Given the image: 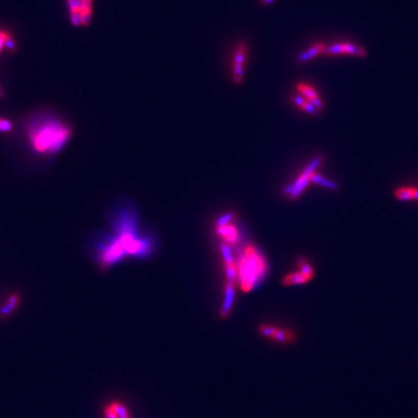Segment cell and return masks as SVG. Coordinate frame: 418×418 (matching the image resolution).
<instances>
[{
    "instance_id": "obj_1",
    "label": "cell",
    "mask_w": 418,
    "mask_h": 418,
    "mask_svg": "<svg viewBox=\"0 0 418 418\" xmlns=\"http://www.w3.org/2000/svg\"><path fill=\"white\" fill-rule=\"evenodd\" d=\"M72 127L60 117L51 113H39L32 117L26 129L27 142L33 154L54 157L71 139Z\"/></svg>"
},
{
    "instance_id": "obj_2",
    "label": "cell",
    "mask_w": 418,
    "mask_h": 418,
    "mask_svg": "<svg viewBox=\"0 0 418 418\" xmlns=\"http://www.w3.org/2000/svg\"><path fill=\"white\" fill-rule=\"evenodd\" d=\"M115 235L107 236L95 244V260L100 268H109L126 256L140 255L146 250L144 242L140 241L133 231L131 217L121 215L114 222Z\"/></svg>"
},
{
    "instance_id": "obj_3",
    "label": "cell",
    "mask_w": 418,
    "mask_h": 418,
    "mask_svg": "<svg viewBox=\"0 0 418 418\" xmlns=\"http://www.w3.org/2000/svg\"><path fill=\"white\" fill-rule=\"evenodd\" d=\"M236 280L243 292H250L268 272V264L260 249L249 243L245 245L235 261Z\"/></svg>"
},
{
    "instance_id": "obj_4",
    "label": "cell",
    "mask_w": 418,
    "mask_h": 418,
    "mask_svg": "<svg viewBox=\"0 0 418 418\" xmlns=\"http://www.w3.org/2000/svg\"><path fill=\"white\" fill-rule=\"evenodd\" d=\"M318 163H319L318 160L313 162L306 169L303 170V173L298 177L297 181L292 185L286 188L285 194L288 195L290 200H294L301 195V193L310 183L319 182L323 179L316 171V167Z\"/></svg>"
},
{
    "instance_id": "obj_5",
    "label": "cell",
    "mask_w": 418,
    "mask_h": 418,
    "mask_svg": "<svg viewBox=\"0 0 418 418\" xmlns=\"http://www.w3.org/2000/svg\"><path fill=\"white\" fill-rule=\"evenodd\" d=\"M259 333L266 340L277 342L279 344H292L297 341V334L288 328L263 324L259 327Z\"/></svg>"
},
{
    "instance_id": "obj_6",
    "label": "cell",
    "mask_w": 418,
    "mask_h": 418,
    "mask_svg": "<svg viewBox=\"0 0 418 418\" xmlns=\"http://www.w3.org/2000/svg\"><path fill=\"white\" fill-rule=\"evenodd\" d=\"M247 56V45L239 42L234 48L232 64V81L235 84H241L244 80V67Z\"/></svg>"
},
{
    "instance_id": "obj_7",
    "label": "cell",
    "mask_w": 418,
    "mask_h": 418,
    "mask_svg": "<svg viewBox=\"0 0 418 418\" xmlns=\"http://www.w3.org/2000/svg\"><path fill=\"white\" fill-rule=\"evenodd\" d=\"M325 55L330 56H351L363 58L367 56V51L362 46L355 45L353 43L342 42L326 46Z\"/></svg>"
},
{
    "instance_id": "obj_8",
    "label": "cell",
    "mask_w": 418,
    "mask_h": 418,
    "mask_svg": "<svg viewBox=\"0 0 418 418\" xmlns=\"http://www.w3.org/2000/svg\"><path fill=\"white\" fill-rule=\"evenodd\" d=\"M215 231L223 243H226L230 247L236 246L240 240L239 231L232 221L228 223L217 224Z\"/></svg>"
},
{
    "instance_id": "obj_9",
    "label": "cell",
    "mask_w": 418,
    "mask_h": 418,
    "mask_svg": "<svg viewBox=\"0 0 418 418\" xmlns=\"http://www.w3.org/2000/svg\"><path fill=\"white\" fill-rule=\"evenodd\" d=\"M297 90L303 98L306 99L307 101L313 104L318 111L324 110L325 104L323 102L322 98L319 97L315 87H313L310 84H305V83H300V84H297Z\"/></svg>"
},
{
    "instance_id": "obj_10",
    "label": "cell",
    "mask_w": 418,
    "mask_h": 418,
    "mask_svg": "<svg viewBox=\"0 0 418 418\" xmlns=\"http://www.w3.org/2000/svg\"><path fill=\"white\" fill-rule=\"evenodd\" d=\"M235 282L232 281H227L226 287H225V298H224L223 304L220 309V316L222 318H227L231 315L233 302H234V296H235Z\"/></svg>"
},
{
    "instance_id": "obj_11",
    "label": "cell",
    "mask_w": 418,
    "mask_h": 418,
    "mask_svg": "<svg viewBox=\"0 0 418 418\" xmlns=\"http://www.w3.org/2000/svg\"><path fill=\"white\" fill-rule=\"evenodd\" d=\"M394 198L400 202H418V187L401 186L394 191Z\"/></svg>"
},
{
    "instance_id": "obj_12",
    "label": "cell",
    "mask_w": 418,
    "mask_h": 418,
    "mask_svg": "<svg viewBox=\"0 0 418 418\" xmlns=\"http://www.w3.org/2000/svg\"><path fill=\"white\" fill-rule=\"evenodd\" d=\"M326 45L325 43H316L315 45L309 47L305 52L299 54L298 56V61L299 63H304L309 60L316 58V56L325 55Z\"/></svg>"
},
{
    "instance_id": "obj_13",
    "label": "cell",
    "mask_w": 418,
    "mask_h": 418,
    "mask_svg": "<svg viewBox=\"0 0 418 418\" xmlns=\"http://www.w3.org/2000/svg\"><path fill=\"white\" fill-rule=\"evenodd\" d=\"M311 279L308 278L303 273H301L299 270L297 272L288 273L284 278L282 279V284L285 287H290V286H298V285H305L309 283Z\"/></svg>"
},
{
    "instance_id": "obj_14",
    "label": "cell",
    "mask_w": 418,
    "mask_h": 418,
    "mask_svg": "<svg viewBox=\"0 0 418 418\" xmlns=\"http://www.w3.org/2000/svg\"><path fill=\"white\" fill-rule=\"evenodd\" d=\"M81 3H82V8H81L82 26L87 27L92 19L93 0H81Z\"/></svg>"
},
{
    "instance_id": "obj_15",
    "label": "cell",
    "mask_w": 418,
    "mask_h": 418,
    "mask_svg": "<svg viewBox=\"0 0 418 418\" xmlns=\"http://www.w3.org/2000/svg\"><path fill=\"white\" fill-rule=\"evenodd\" d=\"M292 100L299 109H301L302 111L308 112L310 114H316L319 112L313 104L307 101L306 99L303 98L301 95H294L292 97Z\"/></svg>"
},
{
    "instance_id": "obj_16",
    "label": "cell",
    "mask_w": 418,
    "mask_h": 418,
    "mask_svg": "<svg viewBox=\"0 0 418 418\" xmlns=\"http://www.w3.org/2000/svg\"><path fill=\"white\" fill-rule=\"evenodd\" d=\"M298 270L303 273L308 278L312 279L315 277V270L312 264L305 258H299L298 260Z\"/></svg>"
},
{
    "instance_id": "obj_17",
    "label": "cell",
    "mask_w": 418,
    "mask_h": 418,
    "mask_svg": "<svg viewBox=\"0 0 418 418\" xmlns=\"http://www.w3.org/2000/svg\"><path fill=\"white\" fill-rule=\"evenodd\" d=\"M19 303V296L18 293H12L8 298V300L6 302V304L2 308V315L4 316H8L10 315L16 308L18 306Z\"/></svg>"
},
{
    "instance_id": "obj_18",
    "label": "cell",
    "mask_w": 418,
    "mask_h": 418,
    "mask_svg": "<svg viewBox=\"0 0 418 418\" xmlns=\"http://www.w3.org/2000/svg\"><path fill=\"white\" fill-rule=\"evenodd\" d=\"M111 404H112V408L114 409V411L117 414L118 418H132L130 412H129V410L126 408L125 405H123L122 403L118 402V401H114V402H112Z\"/></svg>"
},
{
    "instance_id": "obj_19",
    "label": "cell",
    "mask_w": 418,
    "mask_h": 418,
    "mask_svg": "<svg viewBox=\"0 0 418 418\" xmlns=\"http://www.w3.org/2000/svg\"><path fill=\"white\" fill-rule=\"evenodd\" d=\"M13 123L4 117H0V133L8 134L13 131Z\"/></svg>"
},
{
    "instance_id": "obj_20",
    "label": "cell",
    "mask_w": 418,
    "mask_h": 418,
    "mask_svg": "<svg viewBox=\"0 0 418 418\" xmlns=\"http://www.w3.org/2000/svg\"><path fill=\"white\" fill-rule=\"evenodd\" d=\"M66 1L68 3L70 13H81V8H82L81 0H66Z\"/></svg>"
},
{
    "instance_id": "obj_21",
    "label": "cell",
    "mask_w": 418,
    "mask_h": 418,
    "mask_svg": "<svg viewBox=\"0 0 418 418\" xmlns=\"http://www.w3.org/2000/svg\"><path fill=\"white\" fill-rule=\"evenodd\" d=\"M104 416H105V418H118L117 414L115 413L114 409L112 408V404H109L104 409Z\"/></svg>"
},
{
    "instance_id": "obj_22",
    "label": "cell",
    "mask_w": 418,
    "mask_h": 418,
    "mask_svg": "<svg viewBox=\"0 0 418 418\" xmlns=\"http://www.w3.org/2000/svg\"><path fill=\"white\" fill-rule=\"evenodd\" d=\"M70 19H71V22H72V24L74 27L82 26L81 13H70Z\"/></svg>"
},
{
    "instance_id": "obj_23",
    "label": "cell",
    "mask_w": 418,
    "mask_h": 418,
    "mask_svg": "<svg viewBox=\"0 0 418 418\" xmlns=\"http://www.w3.org/2000/svg\"><path fill=\"white\" fill-rule=\"evenodd\" d=\"M9 32H6L4 30H0V52L2 51L3 46H5V42L7 38L9 37Z\"/></svg>"
},
{
    "instance_id": "obj_24",
    "label": "cell",
    "mask_w": 418,
    "mask_h": 418,
    "mask_svg": "<svg viewBox=\"0 0 418 418\" xmlns=\"http://www.w3.org/2000/svg\"><path fill=\"white\" fill-rule=\"evenodd\" d=\"M5 46L11 51V52H15L16 51V43H15V41H14V39L12 38L11 35H9V37L7 38V40H6V42H5Z\"/></svg>"
},
{
    "instance_id": "obj_25",
    "label": "cell",
    "mask_w": 418,
    "mask_h": 418,
    "mask_svg": "<svg viewBox=\"0 0 418 418\" xmlns=\"http://www.w3.org/2000/svg\"><path fill=\"white\" fill-rule=\"evenodd\" d=\"M274 0H260V3L262 5H268L270 3H272Z\"/></svg>"
},
{
    "instance_id": "obj_26",
    "label": "cell",
    "mask_w": 418,
    "mask_h": 418,
    "mask_svg": "<svg viewBox=\"0 0 418 418\" xmlns=\"http://www.w3.org/2000/svg\"><path fill=\"white\" fill-rule=\"evenodd\" d=\"M4 96H5V93H4L3 89H2V88H1V86H0V99L4 98Z\"/></svg>"
}]
</instances>
